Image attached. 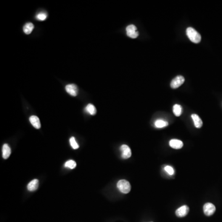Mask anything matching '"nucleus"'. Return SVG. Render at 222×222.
Here are the masks:
<instances>
[{
  "label": "nucleus",
  "instance_id": "nucleus-11",
  "mask_svg": "<svg viewBox=\"0 0 222 222\" xmlns=\"http://www.w3.org/2000/svg\"><path fill=\"white\" fill-rule=\"evenodd\" d=\"M38 188H39V180L36 179L31 181L27 185V189L30 191H35Z\"/></svg>",
  "mask_w": 222,
  "mask_h": 222
},
{
  "label": "nucleus",
  "instance_id": "nucleus-8",
  "mask_svg": "<svg viewBox=\"0 0 222 222\" xmlns=\"http://www.w3.org/2000/svg\"><path fill=\"white\" fill-rule=\"evenodd\" d=\"M120 150L122 152V157L124 159H128L131 156V151L130 148L125 144L122 145L120 147Z\"/></svg>",
  "mask_w": 222,
  "mask_h": 222
},
{
  "label": "nucleus",
  "instance_id": "nucleus-15",
  "mask_svg": "<svg viewBox=\"0 0 222 222\" xmlns=\"http://www.w3.org/2000/svg\"><path fill=\"white\" fill-rule=\"evenodd\" d=\"M173 114L176 116L179 117L182 114V107L179 104H175L173 107Z\"/></svg>",
  "mask_w": 222,
  "mask_h": 222
},
{
  "label": "nucleus",
  "instance_id": "nucleus-5",
  "mask_svg": "<svg viewBox=\"0 0 222 222\" xmlns=\"http://www.w3.org/2000/svg\"><path fill=\"white\" fill-rule=\"evenodd\" d=\"M203 210H204V212L205 215L210 216V215H212L215 213V212L216 210V208H215V206L213 204L208 202V203H206L204 204Z\"/></svg>",
  "mask_w": 222,
  "mask_h": 222
},
{
  "label": "nucleus",
  "instance_id": "nucleus-17",
  "mask_svg": "<svg viewBox=\"0 0 222 222\" xmlns=\"http://www.w3.org/2000/svg\"><path fill=\"white\" fill-rule=\"evenodd\" d=\"M87 112L91 116H94L96 114V109L94 106V105L91 104H89L86 107Z\"/></svg>",
  "mask_w": 222,
  "mask_h": 222
},
{
  "label": "nucleus",
  "instance_id": "nucleus-14",
  "mask_svg": "<svg viewBox=\"0 0 222 222\" xmlns=\"http://www.w3.org/2000/svg\"><path fill=\"white\" fill-rule=\"evenodd\" d=\"M34 28V25L31 22H28V23H27L24 26V28H23V30H24V31L25 34H30L31 33V32L32 31V30H33Z\"/></svg>",
  "mask_w": 222,
  "mask_h": 222
},
{
  "label": "nucleus",
  "instance_id": "nucleus-7",
  "mask_svg": "<svg viewBox=\"0 0 222 222\" xmlns=\"http://www.w3.org/2000/svg\"><path fill=\"white\" fill-rule=\"evenodd\" d=\"M189 210L190 209L187 205H183L176 210L175 213L178 217H184L188 213Z\"/></svg>",
  "mask_w": 222,
  "mask_h": 222
},
{
  "label": "nucleus",
  "instance_id": "nucleus-3",
  "mask_svg": "<svg viewBox=\"0 0 222 222\" xmlns=\"http://www.w3.org/2000/svg\"><path fill=\"white\" fill-rule=\"evenodd\" d=\"M137 28L134 25H130L126 28L127 35L131 39H136L138 36L139 33L136 31Z\"/></svg>",
  "mask_w": 222,
  "mask_h": 222
},
{
  "label": "nucleus",
  "instance_id": "nucleus-9",
  "mask_svg": "<svg viewBox=\"0 0 222 222\" xmlns=\"http://www.w3.org/2000/svg\"><path fill=\"white\" fill-rule=\"evenodd\" d=\"M169 144H170L171 147L173 148V149H176V150L181 149V148H182L183 146V142L181 141H180V140L176 139H171L170 141Z\"/></svg>",
  "mask_w": 222,
  "mask_h": 222
},
{
  "label": "nucleus",
  "instance_id": "nucleus-12",
  "mask_svg": "<svg viewBox=\"0 0 222 222\" xmlns=\"http://www.w3.org/2000/svg\"><path fill=\"white\" fill-rule=\"evenodd\" d=\"M11 153V151L9 145L7 144H5L3 146V157L5 159H7L10 156Z\"/></svg>",
  "mask_w": 222,
  "mask_h": 222
},
{
  "label": "nucleus",
  "instance_id": "nucleus-20",
  "mask_svg": "<svg viewBox=\"0 0 222 222\" xmlns=\"http://www.w3.org/2000/svg\"><path fill=\"white\" fill-rule=\"evenodd\" d=\"M164 169H165V172H166L167 173H168L169 175H173L174 174V173H175V172H174V169H173V168L171 166L167 165V166H165V167Z\"/></svg>",
  "mask_w": 222,
  "mask_h": 222
},
{
  "label": "nucleus",
  "instance_id": "nucleus-1",
  "mask_svg": "<svg viewBox=\"0 0 222 222\" xmlns=\"http://www.w3.org/2000/svg\"><path fill=\"white\" fill-rule=\"evenodd\" d=\"M187 35L188 39L194 43H199L201 41V35L192 27H188L187 29Z\"/></svg>",
  "mask_w": 222,
  "mask_h": 222
},
{
  "label": "nucleus",
  "instance_id": "nucleus-21",
  "mask_svg": "<svg viewBox=\"0 0 222 222\" xmlns=\"http://www.w3.org/2000/svg\"><path fill=\"white\" fill-rule=\"evenodd\" d=\"M47 17V15L46 13H39L38 15L36 16V18L37 19H39V20H45Z\"/></svg>",
  "mask_w": 222,
  "mask_h": 222
},
{
  "label": "nucleus",
  "instance_id": "nucleus-19",
  "mask_svg": "<svg viewBox=\"0 0 222 222\" xmlns=\"http://www.w3.org/2000/svg\"><path fill=\"white\" fill-rule=\"evenodd\" d=\"M76 165H77L76 162L75 161H72V160L67 161V162H65V167H68V168H70V169H73V168H76Z\"/></svg>",
  "mask_w": 222,
  "mask_h": 222
},
{
  "label": "nucleus",
  "instance_id": "nucleus-10",
  "mask_svg": "<svg viewBox=\"0 0 222 222\" xmlns=\"http://www.w3.org/2000/svg\"><path fill=\"white\" fill-rule=\"evenodd\" d=\"M29 120L31 123V124L36 129H39L41 127V124L40 122V119L39 118L35 116H32L30 117Z\"/></svg>",
  "mask_w": 222,
  "mask_h": 222
},
{
  "label": "nucleus",
  "instance_id": "nucleus-4",
  "mask_svg": "<svg viewBox=\"0 0 222 222\" xmlns=\"http://www.w3.org/2000/svg\"><path fill=\"white\" fill-rule=\"evenodd\" d=\"M184 82V78L181 76H179L176 77L175 79L172 80L170 83V87L173 89H176L179 87L181 85H182Z\"/></svg>",
  "mask_w": 222,
  "mask_h": 222
},
{
  "label": "nucleus",
  "instance_id": "nucleus-6",
  "mask_svg": "<svg viewBox=\"0 0 222 222\" xmlns=\"http://www.w3.org/2000/svg\"><path fill=\"white\" fill-rule=\"evenodd\" d=\"M66 91L72 96H77L78 94L77 86L74 84H69L65 87Z\"/></svg>",
  "mask_w": 222,
  "mask_h": 222
},
{
  "label": "nucleus",
  "instance_id": "nucleus-2",
  "mask_svg": "<svg viewBox=\"0 0 222 222\" xmlns=\"http://www.w3.org/2000/svg\"><path fill=\"white\" fill-rule=\"evenodd\" d=\"M117 188L122 193L127 194L131 190V185L128 181L121 179L117 183Z\"/></svg>",
  "mask_w": 222,
  "mask_h": 222
},
{
  "label": "nucleus",
  "instance_id": "nucleus-18",
  "mask_svg": "<svg viewBox=\"0 0 222 222\" xmlns=\"http://www.w3.org/2000/svg\"><path fill=\"white\" fill-rule=\"evenodd\" d=\"M70 144L71 146L72 147L73 149H74V150H77L79 147V144H77V141H76V139L74 137H71L70 138Z\"/></svg>",
  "mask_w": 222,
  "mask_h": 222
},
{
  "label": "nucleus",
  "instance_id": "nucleus-16",
  "mask_svg": "<svg viewBox=\"0 0 222 222\" xmlns=\"http://www.w3.org/2000/svg\"><path fill=\"white\" fill-rule=\"evenodd\" d=\"M154 125H155L156 127L159 128H164V127H167L168 125V122L167 121H165V120H162V119H158L155 122Z\"/></svg>",
  "mask_w": 222,
  "mask_h": 222
},
{
  "label": "nucleus",
  "instance_id": "nucleus-13",
  "mask_svg": "<svg viewBox=\"0 0 222 222\" xmlns=\"http://www.w3.org/2000/svg\"><path fill=\"white\" fill-rule=\"evenodd\" d=\"M191 117L193 120L195 127L198 128H201L202 126V121L201 118L197 114H192Z\"/></svg>",
  "mask_w": 222,
  "mask_h": 222
}]
</instances>
